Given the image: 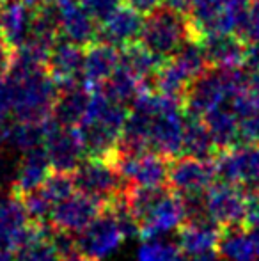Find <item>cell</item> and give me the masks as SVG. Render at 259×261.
<instances>
[{
  "instance_id": "6da1fadb",
  "label": "cell",
  "mask_w": 259,
  "mask_h": 261,
  "mask_svg": "<svg viewBox=\"0 0 259 261\" xmlns=\"http://www.w3.org/2000/svg\"><path fill=\"white\" fill-rule=\"evenodd\" d=\"M11 116L23 123H45L52 117L59 86L45 68H11L6 79Z\"/></svg>"
},
{
  "instance_id": "7a4b0ae2",
  "label": "cell",
  "mask_w": 259,
  "mask_h": 261,
  "mask_svg": "<svg viewBox=\"0 0 259 261\" xmlns=\"http://www.w3.org/2000/svg\"><path fill=\"white\" fill-rule=\"evenodd\" d=\"M138 41L156 57L165 59L187 41L199 43V38L187 14L162 4L142 18Z\"/></svg>"
},
{
  "instance_id": "3957f363",
  "label": "cell",
  "mask_w": 259,
  "mask_h": 261,
  "mask_svg": "<svg viewBox=\"0 0 259 261\" xmlns=\"http://www.w3.org/2000/svg\"><path fill=\"white\" fill-rule=\"evenodd\" d=\"M208 68L199 43L187 41L178 52L162 59L151 79V87L160 94L181 101L195 76Z\"/></svg>"
},
{
  "instance_id": "277c9868",
  "label": "cell",
  "mask_w": 259,
  "mask_h": 261,
  "mask_svg": "<svg viewBox=\"0 0 259 261\" xmlns=\"http://www.w3.org/2000/svg\"><path fill=\"white\" fill-rule=\"evenodd\" d=\"M45 139L43 146L53 171L73 172L85 158L83 142L76 126H64L53 116L43 123Z\"/></svg>"
},
{
  "instance_id": "5b68a950",
  "label": "cell",
  "mask_w": 259,
  "mask_h": 261,
  "mask_svg": "<svg viewBox=\"0 0 259 261\" xmlns=\"http://www.w3.org/2000/svg\"><path fill=\"white\" fill-rule=\"evenodd\" d=\"M71 176L76 190L98 197L105 203L130 185L110 164L101 158H83Z\"/></svg>"
},
{
  "instance_id": "8992f818",
  "label": "cell",
  "mask_w": 259,
  "mask_h": 261,
  "mask_svg": "<svg viewBox=\"0 0 259 261\" xmlns=\"http://www.w3.org/2000/svg\"><path fill=\"white\" fill-rule=\"evenodd\" d=\"M217 179L243 187L259 189V144H238L218 151L215 156Z\"/></svg>"
},
{
  "instance_id": "52a82bcc",
  "label": "cell",
  "mask_w": 259,
  "mask_h": 261,
  "mask_svg": "<svg viewBox=\"0 0 259 261\" xmlns=\"http://www.w3.org/2000/svg\"><path fill=\"white\" fill-rule=\"evenodd\" d=\"M217 181V169L213 160L180 155L169 162L167 187L178 196H200L204 190Z\"/></svg>"
},
{
  "instance_id": "ba28073f",
  "label": "cell",
  "mask_w": 259,
  "mask_h": 261,
  "mask_svg": "<svg viewBox=\"0 0 259 261\" xmlns=\"http://www.w3.org/2000/svg\"><path fill=\"white\" fill-rule=\"evenodd\" d=\"M125 238L116 215L105 204L103 212L89 226L76 233V251L93 259H101L118 251Z\"/></svg>"
},
{
  "instance_id": "9c48e42d",
  "label": "cell",
  "mask_w": 259,
  "mask_h": 261,
  "mask_svg": "<svg viewBox=\"0 0 259 261\" xmlns=\"http://www.w3.org/2000/svg\"><path fill=\"white\" fill-rule=\"evenodd\" d=\"M247 190L235 183L217 179L203 194L204 212L220 227L243 224Z\"/></svg>"
},
{
  "instance_id": "30bf717a",
  "label": "cell",
  "mask_w": 259,
  "mask_h": 261,
  "mask_svg": "<svg viewBox=\"0 0 259 261\" xmlns=\"http://www.w3.org/2000/svg\"><path fill=\"white\" fill-rule=\"evenodd\" d=\"M103 208L105 201L75 190L71 196L53 204L48 213V222L55 229L76 234L89 226L103 212Z\"/></svg>"
},
{
  "instance_id": "8fae6325",
  "label": "cell",
  "mask_w": 259,
  "mask_h": 261,
  "mask_svg": "<svg viewBox=\"0 0 259 261\" xmlns=\"http://www.w3.org/2000/svg\"><path fill=\"white\" fill-rule=\"evenodd\" d=\"M178 249L183 256H197L206 252H217L220 238V226L208 215L187 217L176 227Z\"/></svg>"
},
{
  "instance_id": "7c38bea8",
  "label": "cell",
  "mask_w": 259,
  "mask_h": 261,
  "mask_svg": "<svg viewBox=\"0 0 259 261\" xmlns=\"http://www.w3.org/2000/svg\"><path fill=\"white\" fill-rule=\"evenodd\" d=\"M185 219H187V210H185L183 199L176 192L169 190L144 217V220L138 226V237L142 240L158 238L176 229Z\"/></svg>"
},
{
  "instance_id": "4fadbf2b",
  "label": "cell",
  "mask_w": 259,
  "mask_h": 261,
  "mask_svg": "<svg viewBox=\"0 0 259 261\" xmlns=\"http://www.w3.org/2000/svg\"><path fill=\"white\" fill-rule=\"evenodd\" d=\"M59 13L61 38L80 46H87L98 39V21L87 13L80 0H55Z\"/></svg>"
},
{
  "instance_id": "5bb4252c",
  "label": "cell",
  "mask_w": 259,
  "mask_h": 261,
  "mask_svg": "<svg viewBox=\"0 0 259 261\" xmlns=\"http://www.w3.org/2000/svg\"><path fill=\"white\" fill-rule=\"evenodd\" d=\"M208 66L215 68H240L245 66L247 43L235 32H213L204 34L199 41Z\"/></svg>"
},
{
  "instance_id": "9a60e30c",
  "label": "cell",
  "mask_w": 259,
  "mask_h": 261,
  "mask_svg": "<svg viewBox=\"0 0 259 261\" xmlns=\"http://www.w3.org/2000/svg\"><path fill=\"white\" fill-rule=\"evenodd\" d=\"M119 66V48L110 43L96 39L83 46V62L80 82L89 91H94L116 71Z\"/></svg>"
},
{
  "instance_id": "2e32d148",
  "label": "cell",
  "mask_w": 259,
  "mask_h": 261,
  "mask_svg": "<svg viewBox=\"0 0 259 261\" xmlns=\"http://www.w3.org/2000/svg\"><path fill=\"white\" fill-rule=\"evenodd\" d=\"M31 229L32 220L23 201L9 190V194L0 197V242L14 252L28 238Z\"/></svg>"
},
{
  "instance_id": "e0dca14e",
  "label": "cell",
  "mask_w": 259,
  "mask_h": 261,
  "mask_svg": "<svg viewBox=\"0 0 259 261\" xmlns=\"http://www.w3.org/2000/svg\"><path fill=\"white\" fill-rule=\"evenodd\" d=\"M83 62V46L61 38L52 46L45 69L59 87L80 82Z\"/></svg>"
},
{
  "instance_id": "ac0fdd59",
  "label": "cell",
  "mask_w": 259,
  "mask_h": 261,
  "mask_svg": "<svg viewBox=\"0 0 259 261\" xmlns=\"http://www.w3.org/2000/svg\"><path fill=\"white\" fill-rule=\"evenodd\" d=\"M142 27V14L135 11L126 2H121L103 21L98 29V39L110 45L121 46L128 45L131 41H137L138 32Z\"/></svg>"
},
{
  "instance_id": "d6986e66",
  "label": "cell",
  "mask_w": 259,
  "mask_h": 261,
  "mask_svg": "<svg viewBox=\"0 0 259 261\" xmlns=\"http://www.w3.org/2000/svg\"><path fill=\"white\" fill-rule=\"evenodd\" d=\"M217 254L225 261H259V231L243 224L220 227Z\"/></svg>"
},
{
  "instance_id": "ffe728a7",
  "label": "cell",
  "mask_w": 259,
  "mask_h": 261,
  "mask_svg": "<svg viewBox=\"0 0 259 261\" xmlns=\"http://www.w3.org/2000/svg\"><path fill=\"white\" fill-rule=\"evenodd\" d=\"M52 171L48 162V155L45 151V146H36L27 151H23V156L18 162L14 181L11 183V192L18 197H23L25 194L38 189L48 172Z\"/></svg>"
},
{
  "instance_id": "44dd1931",
  "label": "cell",
  "mask_w": 259,
  "mask_h": 261,
  "mask_svg": "<svg viewBox=\"0 0 259 261\" xmlns=\"http://www.w3.org/2000/svg\"><path fill=\"white\" fill-rule=\"evenodd\" d=\"M200 119L206 124L208 132H210L211 139H213L218 151H224V149L235 148V146L240 144L238 116H236L235 110L229 107L227 101H224V103L211 109L210 112L204 114Z\"/></svg>"
},
{
  "instance_id": "7402d4cb",
  "label": "cell",
  "mask_w": 259,
  "mask_h": 261,
  "mask_svg": "<svg viewBox=\"0 0 259 261\" xmlns=\"http://www.w3.org/2000/svg\"><path fill=\"white\" fill-rule=\"evenodd\" d=\"M89 96L91 91L82 82L59 87V94L52 112L53 119H57L64 126H76L85 114Z\"/></svg>"
},
{
  "instance_id": "603a6c76",
  "label": "cell",
  "mask_w": 259,
  "mask_h": 261,
  "mask_svg": "<svg viewBox=\"0 0 259 261\" xmlns=\"http://www.w3.org/2000/svg\"><path fill=\"white\" fill-rule=\"evenodd\" d=\"M48 220H32L28 238L14 251V261H61L57 249L50 240Z\"/></svg>"
},
{
  "instance_id": "cb8c5ba5",
  "label": "cell",
  "mask_w": 259,
  "mask_h": 261,
  "mask_svg": "<svg viewBox=\"0 0 259 261\" xmlns=\"http://www.w3.org/2000/svg\"><path fill=\"white\" fill-rule=\"evenodd\" d=\"M185 114V112H183ZM218 149L208 132L206 124L200 117L187 116L185 114V130H183V153L181 155L213 160Z\"/></svg>"
},
{
  "instance_id": "d4e9b609",
  "label": "cell",
  "mask_w": 259,
  "mask_h": 261,
  "mask_svg": "<svg viewBox=\"0 0 259 261\" xmlns=\"http://www.w3.org/2000/svg\"><path fill=\"white\" fill-rule=\"evenodd\" d=\"M28 32V6L23 0H7L0 7V34L16 48Z\"/></svg>"
},
{
  "instance_id": "484cf974",
  "label": "cell",
  "mask_w": 259,
  "mask_h": 261,
  "mask_svg": "<svg viewBox=\"0 0 259 261\" xmlns=\"http://www.w3.org/2000/svg\"><path fill=\"white\" fill-rule=\"evenodd\" d=\"M146 87H151V86L142 82L138 76H135L133 73L119 64L118 68H116V71L112 73L98 89L107 98H110L112 101H118V103L128 107L131 105V101L137 98V94L140 93L142 89H146Z\"/></svg>"
},
{
  "instance_id": "4316f807",
  "label": "cell",
  "mask_w": 259,
  "mask_h": 261,
  "mask_svg": "<svg viewBox=\"0 0 259 261\" xmlns=\"http://www.w3.org/2000/svg\"><path fill=\"white\" fill-rule=\"evenodd\" d=\"M160 62H162V59L149 52L138 39L119 48V64L149 86H151V79Z\"/></svg>"
},
{
  "instance_id": "83f0119b",
  "label": "cell",
  "mask_w": 259,
  "mask_h": 261,
  "mask_svg": "<svg viewBox=\"0 0 259 261\" xmlns=\"http://www.w3.org/2000/svg\"><path fill=\"white\" fill-rule=\"evenodd\" d=\"M235 34L247 45L259 41V0H247L236 9Z\"/></svg>"
},
{
  "instance_id": "f1b7e54d",
  "label": "cell",
  "mask_w": 259,
  "mask_h": 261,
  "mask_svg": "<svg viewBox=\"0 0 259 261\" xmlns=\"http://www.w3.org/2000/svg\"><path fill=\"white\" fill-rule=\"evenodd\" d=\"M38 190L53 206L55 203H59V201L66 199L68 196H71L76 189H75V183H73L71 172H61L52 169L48 172V176L45 178V181L38 187Z\"/></svg>"
},
{
  "instance_id": "f546056e",
  "label": "cell",
  "mask_w": 259,
  "mask_h": 261,
  "mask_svg": "<svg viewBox=\"0 0 259 261\" xmlns=\"http://www.w3.org/2000/svg\"><path fill=\"white\" fill-rule=\"evenodd\" d=\"M138 261H183L185 256L174 244H163L156 238L144 240L137 252Z\"/></svg>"
},
{
  "instance_id": "4dcf8cb0",
  "label": "cell",
  "mask_w": 259,
  "mask_h": 261,
  "mask_svg": "<svg viewBox=\"0 0 259 261\" xmlns=\"http://www.w3.org/2000/svg\"><path fill=\"white\" fill-rule=\"evenodd\" d=\"M240 144H259V109L238 117Z\"/></svg>"
},
{
  "instance_id": "1f68e13d",
  "label": "cell",
  "mask_w": 259,
  "mask_h": 261,
  "mask_svg": "<svg viewBox=\"0 0 259 261\" xmlns=\"http://www.w3.org/2000/svg\"><path fill=\"white\" fill-rule=\"evenodd\" d=\"M82 6L87 9V13L98 21V25L123 2V0H80Z\"/></svg>"
},
{
  "instance_id": "d6a6232c",
  "label": "cell",
  "mask_w": 259,
  "mask_h": 261,
  "mask_svg": "<svg viewBox=\"0 0 259 261\" xmlns=\"http://www.w3.org/2000/svg\"><path fill=\"white\" fill-rule=\"evenodd\" d=\"M243 226L247 229L259 231V189L247 190L245 194V217Z\"/></svg>"
},
{
  "instance_id": "836d02e7",
  "label": "cell",
  "mask_w": 259,
  "mask_h": 261,
  "mask_svg": "<svg viewBox=\"0 0 259 261\" xmlns=\"http://www.w3.org/2000/svg\"><path fill=\"white\" fill-rule=\"evenodd\" d=\"M13 59H14V48L6 41V38L0 34V80L6 79L7 73L11 71Z\"/></svg>"
},
{
  "instance_id": "e575fe53",
  "label": "cell",
  "mask_w": 259,
  "mask_h": 261,
  "mask_svg": "<svg viewBox=\"0 0 259 261\" xmlns=\"http://www.w3.org/2000/svg\"><path fill=\"white\" fill-rule=\"evenodd\" d=\"M11 114V101H9V91H7L6 80H0V123L7 121V116Z\"/></svg>"
},
{
  "instance_id": "d590c367",
  "label": "cell",
  "mask_w": 259,
  "mask_h": 261,
  "mask_svg": "<svg viewBox=\"0 0 259 261\" xmlns=\"http://www.w3.org/2000/svg\"><path fill=\"white\" fill-rule=\"evenodd\" d=\"M123 2H126L140 14H148L149 11H153L155 7L162 6L163 0H123Z\"/></svg>"
},
{
  "instance_id": "8d00e7d4",
  "label": "cell",
  "mask_w": 259,
  "mask_h": 261,
  "mask_svg": "<svg viewBox=\"0 0 259 261\" xmlns=\"http://www.w3.org/2000/svg\"><path fill=\"white\" fill-rule=\"evenodd\" d=\"M247 89L254 103L259 107V69H250L247 75Z\"/></svg>"
},
{
  "instance_id": "74e56055",
  "label": "cell",
  "mask_w": 259,
  "mask_h": 261,
  "mask_svg": "<svg viewBox=\"0 0 259 261\" xmlns=\"http://www.w3.org/2000/svg\"><path fill=\"white\" fill-rule=\"evenodd\" d=\"M245 66H249L250 69H259V41L250 43V45L247 46Z\"/></svg>"
},
{
  "instance_id": "f35d334b",
  "label": "cell",
  "mask_w": 259,
  "mask_h": 261,
  "mask_svg": "<svg viewBox=\"0 0 259 261\" xmlns=\"http://www.w3.org/2000/svg\"><path fill=\"white\" fill-rule=\"evenodd\" d=\"M183 261H218V256H217V252H206V254L185 256Z\"/></svg>"
},
{
  "instance_id": "ab89813d",
  "label": "cell",
  "mask_w": 259,
  "mask_h": 261,
  "mask_svg": "<svg viewBox=\"0 0 259 261\" xmlns=\"http://www.w3.org/2000/svg\"><path fill=\"white\" fill-rule=\"evenodd\" d=\"M0 261H14V252L6 245H0Z\"/></svg>"
},
{
  "instance_id": "60d3db41",
  "label": "cell",
  "mask_w": 259,
  "mask_h": 261,
  "mask_svg": "<svg viewBox=\"0 0 259 261\" xmlns=\"http://www.w3.org/2000/svg\"><path fill=\"white\" fill-rule=\"evenodd\" d=\"M7 2V0H0V7H2L4 6V4H6Z\"/></svg>"
}]
</instances>
